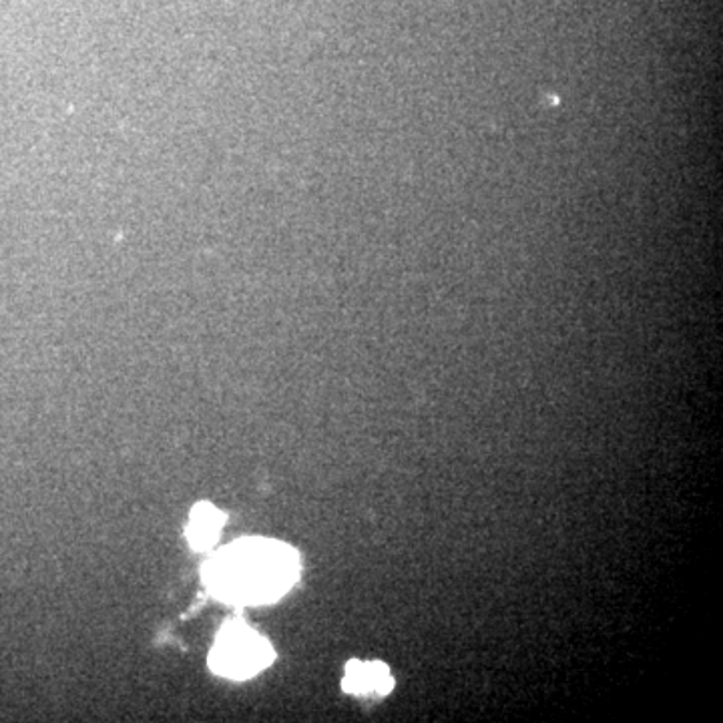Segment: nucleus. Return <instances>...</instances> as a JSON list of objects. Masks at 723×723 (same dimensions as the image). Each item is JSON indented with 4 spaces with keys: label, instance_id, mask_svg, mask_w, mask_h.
<instances>
[{
    "label": "nucleus",
    "instance_id": "1",
    "mask_svg": "<svg viewBox=\"0 0 723 723\" xmlns=\"http://www.w3.org/2000/svg\"><path fill=\"white\" fill-rule=\"evenodd\" d=\"M300 577L298 553L273 539H242L205 565L204 579L221 601L261 605L286 595Z\"/></svg>",
    "mask_w": 723,
    "mask_h": 723
},
{
    "label": "nucleus",
    "instance_id": "2",
    "mask_svg": "<svg viewBox=\"0 0 723 723\" xmlns=\"http://www.w3.org/2000/svg\"><path fill=\"white\" fill-rule=\"evenodd\" d=\"M273 647L244 623H228L219 631L209 656L211 669L230 680H249L272 666Z\"/></svg>",
    "mask_w": 723,
    "mask_h": 723
},
{
    "label": "nucleus",
    "instance_id": "3",
    "mask_svg": "<svg viewBox=\"0 0 723 723\" xmlns=\"http://www.w3.org/2000/svg\"><path fill=\"white\" fill-rule=\"evenodd\" d=\"M341 687L354 696H388L395 689V677L383 661L352 659L346 663Z\"/></svg>",
    "mask_w": 723,
    "mask_h": 723
},
{
    "label": "nucleus",
    "instance_id": "4",
    "mask_svg": "<svg viewBox=\"0 0 723 723\" xmlns=\"http://www.w3.org/2000/svg\"><path fill=\"white\" fill-rule=\"evenodd\" d=\"M225 517L223 513L209 503H199L193 506L190 525H188V541L197 551H207L218 543L219 532L223 529Z\"/></svg>",
    "mask_w": 723,
    "mask_h": 723
}]
</instances>
